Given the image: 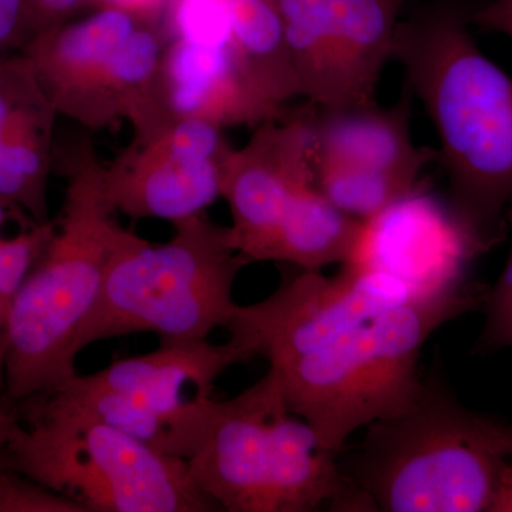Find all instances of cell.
<instances>
[{
	"label": "cell",
	"instance_id": "cell-10",
	"mask_svg": "<svg viewBox=\"0 0 512 512\" xmlns=\"http://www.w3.org/2000/svg\"><path fill=\"white\" fill-rule=\"evenodd\" d=\"M419 296L427 295L362 266L343 264L333 276L299 269L268 298L238 305L227 330L254 357L278 366L325 349L380 313Z\"/></svg>",
	"mask_w": 512,
	"mask_h": 512
},
{
	"label": "cell",
	"instance_id": "cell-19",
	"mask_svg": "<svg viewBox=\"0 0 512 512\" xmlns=\"http://www.w3.org/2000/svg\"><path fill=\"white\" fill-rule=\"evenodd\" d=\"M160 46L156 36L137 28L107 64L104 83L113 89L131 90L147 83L158 66Z\"/></svg>",
	"mask_w": 512,
	"mask_h": 512
},
{
	"label": "cell",
	"instance_id": "cell-12",
	"mask_svg": "<svg viewBox=\"0 0 512 512\" xmlns=\"http://www.w3.org/2000/svg\"><path fill=\"white\" fill-rule=\"evenodd\" d=\"M483 254L450 202L431 194L429 181L363 222L346 264L400 279L419 295L457 288L461 269Z\"/></svg>",
	"mask_w": 512,
	"mask_h": 512
},
{
	"label": "cell",
	"instance_id": "cell-2",
	"mask_svg": "<svg viewBox=\"0 0 512 512\" xmlns=\"http://www.w3.org/2000/svg\"><path fill=\"white\" fill-rule=\"evenodd\" d=\"M485 293L460 285L410 299L325 349L268 372L289 412L312 427L320 447L338 456L355 431L400 416L417 402L424 343L444 323L484 305Z\"/></svg>",
	"mask_w": 512,
	"mask_h": 512
},
{
	"label": "cell",
	"instance_id": "cell-14",
	"mask_svg": "<svg viewBox=\"0 0 512 512\" xmlns=\"http://www.w3.org/2000/svg\"><path fill=\"white\" fill-rule=\"evenodd\" d=\"M227 158L184 160L168 153L160 141L143 164L104 174V191L116 211L177 224L201 215L222 197Z\"/></svg>",
	"mask_w": 512,
	"mask_h": 512
},
{
	"label": "cell",
	"instance_id": "cell-5",
	"mask_svg": "<svg viewBox=\"0 0 512 512\" xmlns=\"http://www.w3.org/2000/svg\"><path fill=\"white\" fill-rule=\"evenodd\" d=\"M114 211L101 171L76 175L62 229L6 313V379L16 399L46 396L79 375L74 340L99 299L111 258L130 234Z\"/></svg>",
	"mask_w": 512,
	"mask_h": 512
},
{
	"label": "cell",
	"instance_id": "cell-26",
	"mask_svg": "<svg viewBox=\"0 0 512 512\" xmlns=\"http://www.w3.org/2000/svg\"><path fill=\"white\" fill-rule=\"evenodd\" d=\"M23 0H0V47L8 42L18 26Z\"/></svg>",
	"mask_w": 512,
	"mask_h": 512
},
{
	"label": "cell",
	"instance_id": "cell-6",
	"mask_svg": "<svg viewBox=\"0 0 512 512\" xmlns=\"http://www.w3.org/2000/svg\"><path fill=\"white\" fill-rule=\"evenodd\" d=\"M165 244L128 234L111 258L96 305L80 326L74 353L100 340L154 333L161 343L208 339L227 329L238 303L234 285L247 262L228 228L202 215L177 222Z\"/></svg>",
	"mask_w": 512,
	"mask_h": 512
},
{
	"label": "cell",
	"instance_id": "cell-22",
	"mask_svg": "<svg viewBox=\"0 0 512 512\" xmlns=\"http://www.w3.org/2000/svg\"><path fill=\"white\" fill-rule=\"evenodd\" d=\"M504 218L511 238L510 252H508V258L505 261L500 278L495 282L493 288L485 293L483 305L485 325L483 330L491 329L497 325L512 306V205L505 210Z\"/></svg>",
	"mask_w": 512,
	"mask_h": 512
},
{
	"label": "cell",
	"instance_id": "cell-9",
	"mask_svg": "<svg viewBox=\"0 0 512 512\" xmlns=\"http://www.w3.org/2000/svg\"><path fill=\"white\" fill-rule=\"evenodd\" d=\"M407 0H278L299 94L320 109L377 103Z\"/></svg>",
	"mask_w": 512,
	"mask_h": 512
},
{
	"label": "cell",
	"instance_id": "cell-29",
	"mask_svg": "<svg viewBox=\"0 0 512 512\" xmlns=\"http://www.w3.org/2000/svg\"><path fill=\"white\" fill-rule=\"evenodd\" d=\"M8 303H5L0 299V319H2L3 326H5L6 313H8Z\"/></svg>",
	"mask_w": 512,
	"mask_h": 512
},
{
	"label": "cell",
	"instance_id": "cell-20",
	"mask_svg": "<svg viewBox=\"0 0 512 512\" xmlns=\"http://www.w3.org/2000/svg\"><path fill=\"white\" fill-rule=\"evenodd\" d=\"M220 128V124L202 117H185L161 144L168 153L184 160H224L231 150L225 147Z\"/></svg>",
	"mask_w": 512,
	"mask_h": 512
},
{
	"label": "cell",
	"instance_id": "cell-4",
	"mask_svg": "<svg viewBox=\"0 0 512 512\" xmlns=\"http://www.w3.org/2000/svg\"><path fill=\"white\" fill-rule=\"evenodd\" d=\"M187 466L192 484L220 511H375L312 427L289 412L271 372L217 400Z\"/></svg>",
	"mask_w": 512,
	"mask_h": 512
},
{
	"label": "cell",
	"instance_id": "cell-13",
	"mask_svg": "<svg viewBox=\"0 0 512 512\" xmlns=\"http://www.w3.org/2000/svg\"><path fill=\"white\" fill-rule=\"evenodd\" d=\"M413 93L404 84L402 96L390 107L320 109L312 106L315 167H343L399 170L421 173L437 163L439 153L413 143Z\"/></svg>",
	"mask_w": 512,
	"mask_h": 512
},
{
	"label": "cell",
	"instance_id": "cell-25",
	"mask_svg": "<svg viewBox=\"0 0 512 512\" xmlns=\"http://www.w3.org/2000/svg\"><path fill=\"white\" fill-rule=\"evenodd\" d=\"M488 512H512V458L501 470Z\"/></svg>",
	"mask_w": 512,
	"mask_h": 512
},
{
	"label": "cell",
	"instance_id": "cell-28",
	"mask_svg": "<svg viewBox=\"0 0 512 512\" xmlns=\"http://www.w3.org/2000/svg\"><path fill=\"white\" fill-rule=\"evenodd\" d=\"M110 2H113L114 5L119 6V8L136 9L146 8V6L157 2V0H110Z\"/></svg>",
	"mask_w": 512,
	"mask_h": 512
},
{
	"label": "cell",
	"instance_id": "cell-24",
	"mask_svg": "<svg viewBox=\"0 0 512 512\" xmlns=\"http://www.w3.org/2000/svg\"><path fill=\"white\" fill-rule=\"evenodd\" d=\"M505 348H512V306L497 325L481 332L476 352L493 353Z\"/></svg>",
	"mask_w": 512,
	"mask_h": 512
},
{
	"label": "cell",
	"instance_id": "cell-18",
	"mask_svg": "<svg viewBox=\"0 0 512 512\" xmlns=\"http://www.w3.org/2000/svg\"><path fill=\"white\" fill-rule=\"evenodd\" d=\"M420 173L399 170L318 165L315 184L335 207L369 221L423 184Z\"/></svg>",
	"mask_w": 512,
	"mask_h": 512
},
{
	"label": "cell",
	"instance_id": "cell-1",
	"mask_svg": "<svg viewBox=\"0 0 512 512\" xmlns=\"http://www.w3.org/2000/svg\"><path fill=\"white\" fill-rule=\"evenodd\" d=\"M392 60L439 137L448 202L484 254L503 241L512 205V77L481 52L461 0L400 20Z\"/></svg>",
	"mask_w": 512,
	"mask_h": 512
},
{
	"label": "cell",
	"instance_id": "cell-16",
	"mask_svg": "<svg viewBox=\"0 0 512 512\" xmlns=\"http://www.w3.org/2000/svg\"><path fill=\"white\" fill-rule=\"evenodd\" d=\"M8 77V70L0 72V198L18 201L42 215L45 116L15 94Z\"/></svg>",
	"mask_w": 512,
	"mask_h": 512
},
{
	"label": "cell",
	"instance_id": "cell-27",
	"mask_svg": "<svg viewBox=\"0 0 512 512\" xmlns=\"http://www.w3.org/2000/svg\"><path fill=\"white\" fill-rule=\"evenodd\" d=\"M82 0H37L40 6L47 12L63 13L76 8Z\"/></svg>",
	"mask_w": 512,
	"mask_h": 512
},
{
	"label": "cell",
	"instance_id": "cell-21",
	"mask_svg": "<svg viewBox=\"0 0 512 512\" xmlns=\"http://www.w3.org/2000/svg\"><path fill=\"white\" fill-rule=\"evenodd\" d=\"M35 244V237L0 239V299L8 306L28 278Z\"/></svg>",
	"mask_w": 512,
	"mask_h": 512
},
{
	"label": "cell",
	"instance_id": "cell-3",
	"mask_svg": "<svg viewBox=\"0 0 512 512\" xmlns=\"http://www.w3.org/2000/svg\"><path fill=\"white\" fill-rule=\"evenodd\" d=\"M348 476L382 512H488L512 424L468 409L439 360L407 412L366 427Z\"/></svg>",
	"mask_w": 512,
	"mask_h": 512
},
{
	"label": "cell",
	"instance_id": "cell-17",
	"mask_svg": "<svg viewBox=\"0 0 512 512\" xmlns=\"http://www.w3.org/2000/svg\"><path fill=\"white\" fill-rule=\"evenodd\" d=\"M137 28L128 9L114 6L63 29L49 53L53 74L76 86L104 83L111 57Z\"/></svg>",
	"mask_w": 512,
	"mask_h": 512
},
{
	"label": "cell",
	"instance_id": "cell-15",
	"mask_svg": "<svg viewBox=\"0 0 512 512\" xmlns=\"http://www.w3.org/2000/svg\"><path fill=\"white\" fill-rule=\"evenodd\" d=\"M362 227L363 221L340 211L316 184L306 185L286 207L266 248L264 262H284L309 271L346 264Z\"/></svg>",
	"mask_w": 512,
	"mask_h": 512
},
{
	"label": "cell",
	"instance_id": "cell-23",
	"mask_svg": "<svg viewBox=\"0 0 512 512\" xmlns=\"http://www.w3.org/2000/svg\"><path fill=\"white\" fill-rule=\"evenodd\" d=\"M471 26L485 33H497L512 42V0H481L468 5Z\"/></svg>",
	"mask_w": 512,
	"mask_h": 512
},
{
	"label": "cell",
	"instance_id": "cell-8",
	"mask_svg": "<svg viewBox=\"0 0 512 512\" xmlns=\"http://www.w3.org/2000/svg\"><path fill=\"white\" fill-rule=\"evenodd\" d=\"M18 470L84 512H212L187 461L82 414L40 412L10 440Z\"/></svg>",
	"mask_w": 512,
	"mask_h": 512
},
{
	"label": "cell",
	"instance_id": "cell-7",
	"mask_svg": "<svg viewBox=\"0 0 512 512\" xmlns=\"http://www.w3.org/2000/svg\"><path fill=\"white\" fill-rule=\"evenodd\" d=\"M254 355L238 340L161 343L146 355L77 375L46 394L40 412L82 414L165 456L187 461L200 446L217 400L215 382Z\"/></svg>",
	"mask_w": 512,
	"mask_h": 512
},
{
	"label": "cell",
	"instance_id": "cell-11",
	"mask_svg": "<svg viewBox=\"0 0 512 512\" xmlns=\"http://www.w3.org/2000/svg\"><path fill=\"white\" fill-rule=\"evenodd\" d=\"M311 113L308 103L284 126L266 121L247 147L231 151L225 160L222 197L232 214L229 242L248 265L264 262L293 195L315 184Z\"/></svg>",
	"mask_w": 512,
	"mask_h": 512
}]
</instances>
